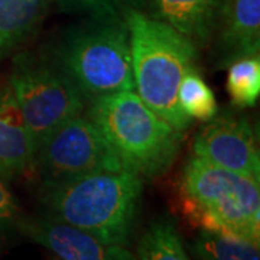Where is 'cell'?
Instances as JSON below:
<instances>
[{
    "label": "cell",
    "mask_w": 260,
    "mask_h": 260,
    "mask_svg": "<svg viewBox=\"0 0 260 260\" xmlns=\"http://www.w3.org/2000/svg\"><path fill=\"white\" fill-rule=\"evenodd\" d=\"M142 192L143 178L138 174L99 171L42 186V203L51 217L104 243L126 246L136 225Z\"/></svg>",
    "instance_id": "6da1fadb"
},
{
    "label": "cell",
    "mask_w": 260,
    "mask_h": 260,
    "mask_svg": "<svg viewBox=\"0 0 260 260\" xmlns=\"http://www.w3.org/2000/svg\"><path fill=\"white\" fill-rule=\"evenodd\" d=\"M135 91L142 102L175 129L191 126L178 104V88L186 70L195 67L198 45L168 23L136 9L124 15Z\"/></svg>",
    "instance_id": "7a4b0ae2"
},
{
    "label": "cell",
    "mask_w": 260,
    "mask_h": 260,
    "mask_svg": "<svg viewBox=\"0 0 260 260\" xmlns=\"http://www.w3.org/2000/svg\"><path fill=\"white\" fill-rule=\"evenodd\" d=\"M260 179L215 167L192 155L178 179V201L201 230L260 242Z\"/></svg>",
    "instance_id": "3957f363"
},
{
    "label": "cell",
    "mask_w": 260,
    "mask_h": 260,
    "mask_svg": "<svg viewBox=\"0 0 260 260\" xmlns=\"http://www.w3.org/2000/svg\"><path fill=\"white\" fill-rule=\"evenodd\" d=\"M87 117L104 135L123 168L142 178L165 174L184 140V132L159 117L135 90L91 99Z\"/></svg>",
    "instance_id": "277c9868"
},
{
    "label": "cell",
    "mask_w": 260,
    "mask_h": 260,
    "mask_svg": "<svg viewBox=\"0 0 260 260\" xmlns=\"http://www.w3.org/2000/svg\"><path fill=\"white\" fill-rule=\"evenodd\" d=\"M56 65L84 97L135 90L129 34L124 22L104 20L67 38Z\"/></svg>",
    "instance_id": "5b68a950"
},
{
    "label": "cell",
    "mask_w": 260,
    "mask_h": 260,
    "mask_svg": "<svg viewBox=\"0 0 260 260\" xmlns=\"http://www.w3.org/2000/svg\"><path fill=\"white\" fill-rule=\"evenodd\" d=\"M9 87L37 148L52 130L85 109V97L59 67L35 58H16Z\"/></svg>",
    "instance_id": "8992f818"
},
{
    "label": "cell",
    "mask_w": 260,
    "mask_h": 260,
    "mask_svg": "<svg viewBox=\"0 0 260 260\" xmlns=\"http://www.w3.org/2000/svg\"><path fill=\"white\" fill-rule=\"evenodd\" d=\"M35 167L42 186L99 171L124 169L100 129L83 114L64 121L38 145Z\"/></svg>",
    "instance_id": "52a82bcc"
},
{
    "label": "cell",
    "mask_w": 260,
    "mask_h": 260,
    "mask_svg": "<svg viewBox=\"0 0 260 260\" xmlns=\"http://www.w3.org/2000/svg\"><path fill=\"white\" fill-rule=\"evenodd\" d=\"M192 155L215 167L260 179V156L250 123L233 112L215 114L195 136Z\"/></svg>",
    "instance_id": "ba28073f"
},
{
    "label": "cell",
    "mask_w": 260,
    "mask_h": 260,
    "mask_svg": "<svg viewBox=\"0 0 260 260\" xmlns=\"http://www.w3.org/2000/svg\"><path fill=\"white\" fill-rule=\"evenodd\" d=\"M22 229L34 242L52 251L58 260H136L126 246L102 242L51 215L30 218Z\"/></svg>",
    "instance_id": "9c48e42d"
},
{
    "label": "cell",
    "mask_w": 260,
    "mask_h": 260,
    "mask_svg": "<svg viewBox=\"0 0 260 260\" xmlns=\"http://www.w3.org/2000/svg\"><path fill=\"white\" fill-rule=\"evenodd\" d=\"M214 34V52L221 65L259 55L260 0H223Z\"/></svg>",
    "instance_id": "30bf717a"
},
{
    "label": "cell",
    "mask_w": 260,
    "mask_h": 260,
    "mask_svg": "<svg viewBox=\"0 0 260 260\" xmlns=\"http://www.w3.org/2000/svg\"><path fill=\"white\" fill-rule=\"evenodd\" d=\"M37 146L9 85L0 93V177L13 179L35 167Z\"/></svg>",
    "instance_id": "8fae6325"
},
{
    "label": "cell",
    "mask_w": 260,
    "mask_h": 260,
    "mask_svg": "<svg viewBox=\"0 0 260 260\" xmlns=\"http://www.w3.org/2000/svg\"><path fill=\"white\" fill-rule=\"evenodd\" d=\"M221 5L223 0H150L153 18L201 47L214 37Z\"/></svg>",
    "instance_id": "7c38bea8"
},
{
    "label": "cell",
    "mask_w": 260,
    "mask_h": 260,
    "mask_svg": "<svg viewBox=\"0 0 260 260\" xmlns=\"http://www.w3.org/2000/svg\"><path fill=\"white\" fill-rule=\"evenodd\" d=\"M49 0H0V58L6 56L42 20Z\"/></svg>",
    "instance_id": "4fadbf2b"
},
{
    "label": "cell",
    "mask_w": 260,
    "mask_h": 260,
    "mask_svg": "<svg viewBox=\"0 0 260 260\" xmlns=\"http://www.w3.org/2000/svg\"><path fill=\"white\" fill-rule=\"evenodd\" d=\"M192 250L200 260H260L259 243L210 230L200 232Z\"/></svg>",
    "instance_id": "5bb4252c"
},
{
    "label": "cell",
    "mask_w": 260,
    "mask_h": 260,
    "mask_svg": "<svg viewBox=\"0 0 260 260\" xmlns=\"http://www.w3.org/2000/svg\"><path fill=\"white\" fill-rule=\"evenodd\" d=\"M178 104L188 119L208 121L218 113V104L211 88L207 85L197 68L186 70L178 88Z\"/></svg>",
    "instance_id": "9a60e30c"
},
{
    "label": "cell",
    "mask_w": 260,
    "mask_h": 260,
    "mask_svg": "<svg viewBox=\"0 0 260 260\" xmlns=\"http://www.w3.org/2000/svg\"><path fill=\"white\" fill-rule=\"evenodd\" d=\"M136 260H189L175 227L167 220L153 223L142 236Z\"/></svg>",
    "instance_id": "2e32d148"
},
{
    "label": "cell",
    "mask_w": 260,
    "mask_h": 260,
    "mask_svg": "<svg viewBox=\"0 0 260 260\" xmlns=\"http://www.w3.org/2000/svg\"><path fill=\"white\" fill-rule=\"evenodd\" d=\"M227 91L239 107H253L260 94L259 55L233 61L227 74Z\"/></svg>",
    "instance_id": "e0dca14e"
},
{
    "label": "cell",
    "mask_w": 260,
    "mask_h": 260,
    "mask_svg": "<svg viewBox=\"0 0 260 260\" xmlns=\"http://www.w3.org/2000/svg\"><path fill=\"white\" fill-rule=\"evenodd\" d=\"M65 10H91V12H109L119 0H56Z\"/></svg>",
    "instance_id": "ac0fdd59"
},
{
    "label": "cell",
    "mask_w": 260,
    "mask_h": 260,
    "mask_svg": "<svg viewBox=\"0 0 260 260\" xmlns=\"http://www.w3.org/2000/svg\"><path fill=\"white\" fill-rule=\"evenodd\" d=\"M18 213L19 208L15 197L0 181V225H5V224L13 221Z\"/></svg>",
    "instance_id": "d6986e66"
}]
</instances>
